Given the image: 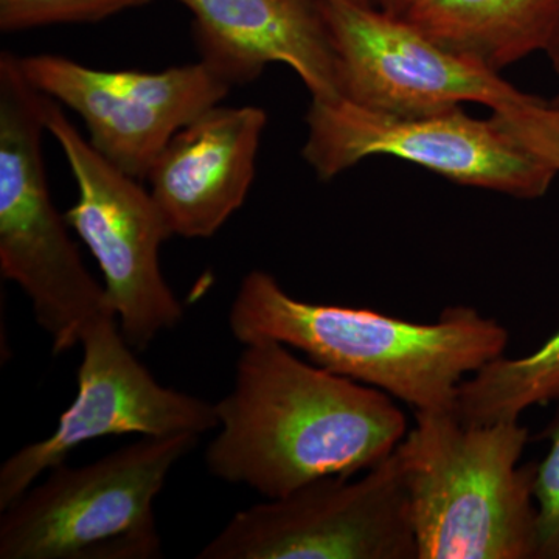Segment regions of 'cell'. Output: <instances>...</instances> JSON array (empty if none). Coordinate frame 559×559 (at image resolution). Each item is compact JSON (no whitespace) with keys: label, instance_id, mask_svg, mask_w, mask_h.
I'll list each match as a JSON object with an SVG mask.
<instances>
[{"label":"cell","instance_id":"cell-1","mask_svg":"<svg viewBox=\"0 0 559 559\" xmlns=\"http://www.w3.org/2000/svg\"><path fill=\"white\" fill-rule=\"evenodd\" d=\"M215 406L209 473L267 499L373 468L409 432L388 393L305 362L274 340L242 344L234 388Z\"/></svg>","mask_w":559,"mask_h":559},{"label":"cell","instance_id":"cell-2","mask_svg":"<svg viewBox=\"0 0 559 559\" xmlns=\"http://www.w3.org/2000/svg\"><path fill=\"white\" fill-rule=\"evenodd\" d=\"M235 340H274L316 366L380 389L415 411H452L459 385L506 353L509 331L471 307L415 323L366 308L289 296L274 275L241 280L229 311Z\"/></svg>","mask_w":559,"mask_h":559},{"label":"cell","instance_id":"cell-3","mask_svg":"<svg viewBox=\"0 0 559 559\" xmlns=\"http://www.w3.org/2000/svg\"><path fill=\"white\" fill-rule=\"evenodd\" d=\"M396 448L418 559H536V463L520 466V419L463 425L452 411H415Z\"/></svg>","mask_w":559,"mask_h":559},{"label":"cell","instance_id":"cell-4","mask_svg":"<svg viewBox=\"0 0 559 559\" xmlns=\"http://www.w3.org/2000/svg\"><path fill=\"white\" fill-rule=\"evenodd\" d=\"M47 95L20 57L0 53V271L32 301L55 355L80 345L92 320L112 312L51 201L43 154Z\"/></svg>","mask_w":559,"mask_h":559},{"label":"cell","instance_id":"cell-5","mask_svg":"<svg viewBox=\"0 0 559 559\" xmlns=\"http://www.w3.org/2000/svg\"><path fill=\"white\" fill-rule=\"evenodd\" d=\"M200 437H142L90 465L53 466L2 510L0 559L160 558L154 502Z\"/></svg>","mask_w":559,"mask_h":559},{"label":"cell","instance_id":"cell-6","mask_svg":"<svg viewBox=\"0 0 559 559\" xmlns=\"http://www.w3.org/2000/svg\"><path fill=\"white\" fill-rule=\"evenodd\" d=\"M301 156L320 180L337 178L360 162L390 156L411 162L459 186L520 200H538L558 173L522 148L491 120L462 108L392 114L340 97L312 100Z\"/></svg>","mask_w":559,"mask_h":559},{"label":"cell","instance_id":"cell-7","mask_svg":"<svg viewBox=\"0 0 559 559\" xmlns=\"http://www.w3.org/2000/svg\"><path fill=\"white\" fill-rule=\"evenodd\" d=\"M46 128L79 189L66 221L100 267L106 300L124 340L145 349L186 314L160 270V248L173 231L150 190L106 160L50 97Z\"/></svg>","mask_w":559,"mask_h":559},{"label":"cell","instance_id":"cell-8","mask_svg":"<svg viewBox=\"0 0 559 559\" xmlns=\"http://www.w3.org/2000/svg\"><path fill=\"white\" fill-rule=\"evenodd\" d=\"M352 477H322L238 511L197 558L418 559L396 450Z\"/></svg>","mask_w":559,"mask_h":559},{"label":"cell","instance_id":"cell-9","mask_svg":"<svg viewBox=\"0 0 559 559\" xmlns=\"http://www.w3.org/2000/svg\"><path fill=\"white\" fill-rule=\"evenodd\" d=\"M80 345L83 359L75 400L47 439L21 448L2 463L0 511L87 441L130 433L202 436L218 428L215 404L165 388L140 362L114 312L92 320Z\"/></svg>","mask_w":559,"mask_h":559},{"label":"cell","instance_id":"cell-10","mask_svg":"<svg viewBox=\"0 0 559 559\" xmlns=\"http://www.w3.org/2000/svg\"><path fill=\"white\" fill-rule=\"evenodd\" d=\"M336 55L341 97L392 114H433L465 103L491 112L535 95L500 72L441 46L406 17L377 7L320 0Z\"/></svg>","mask_w":559,"mask_h":559},{"label":"cell","instance_id":"cell-11","mask_svg":"<svg viewBox=\"0 0 559 559\" xmlns=\"http://www.w3.org/2000/svg\"><path fill=\"white\" fill-rule=\"evenodd\" d=\"M25 79L79 114L90 143L132 178L143 180L186 124L219 105L231 84L204 61L160 72L87 68L60 55L20 57Z\"/></svg>","mask_w":559,"mask_h":559},{"label":"cell","instance_id":"cell-12","mask_svg":"<svg viewBox=\"0 0 559 559\" xmlns=\"http://www.w3.org/2000/svg\"><path fill=\"white\" fill-rule=\"evenodd\" d=\"M267 123L259 106H213L182 128L146 180L173 235L210 238L242 207Z\"/></svg>","mask_w":559,"mask_h":559},{"label":"cell","instance_id":"cell-13","mask_svg":"<svg viewBox=\"0 0 559 559\" xmlns=\"http://www.w3.org/2000/svg\"><path fill=\"white\" fill-rule=\"evenodd\" d=\"M193 16L201 61L230 83L259 79L282 62L311 100L341 97L336 55L320 0H178Z\"/></svg>","mask_w":559,"mask_h":559},{"label":"cell","instance_id":"cell-14","mask_svg":"<svg viewBox=\"0 0 559 559\" xmlns=\"http://www.w3.org/2000/svg\"><path fill=\"white\" fill-rule=\"evenodd\" d=\"M403 17L448 49L500 72L550 49L559 0H409Z\"/></svg>","mask_w":559,"mask_h":559},{"label":"cell","instance_id":"cell-15","mask_svg":"<svg viewBox=\"0 0 559 559\" xmlns=\"http://www.w3.org/2000/svg\"><path fill=\"white\" fill-rule=\"evenodd\" d=\"M559 400V330L524 358L499 356L459 385L455 417L463 425L520 419L528 407Z\"/></svg>","mask_w":559,"mask_h":559},{"label":"cell","instance_id":"cell-16","mask_svg":"<svg viewBox=\"0 0 559 559\" xmlns=\"http://www.w3.org/2000/svg\"><path fill=\"white\" fill-rule=\"evenodd\" d=\"M150 0H0V31H28L51 24L97 22Z\"/></svg>","mask_w":559,"mask_h":559},{"label":"cell","instance_id":"cell-17","mask_svg":"<svg viewBox=\"0 0 559 559\" xmlns=\"http://www.w3.org/2000/svg\"><path fill=\"white\" fill-rule=\"evenodd\" d=\"M491 120L559 175V106L535 95L527 103L491 112Z\"/></svg>","mask_w":559,"mask_h":559},{"label":"cell","instance_id":"cell-18","mask_svg":"<svg viewBox=\"0 0 559 559\" xmlns=\"http://www.w3.org/2000/svg\"><path fill=\"white\" fill-rule=\"evenodd\" d=\"M549 441L546 459L536 465L535 500L538 509L536 559H559V412L544 430Z\"/></svg>","mask_w":559,"mask_h":559},{"label":"cell","instance_id":"cell-19","mask_svg":"<svg viewBox=\"0 0 559 559\" xmlns=\"http://www.w3.org/2000/svg\"><path fill=\"white\" fill-rule=\"evenodd\" d=\"M371 5L377 7L385 13L395 14V16H403L409 0H370Z\"/></svg>","mask_w":559,"mask_h":559},{"label":"cell","instance_id":"cell-20","mask_svg":"<svg viewBox=\"0 0 559 559\" xmlns=\"http://www.w3.org/2000/svg\"><path fill=\"white\" fill-rule=\"evenodd\" d=\"M549 55L551 66H554L555 72L559 75V32L557 38L551 43L550 49L547 50Z\"/></svg>","mask_w":559,"mask_h":559},{"label":"cell","instance_id":"cell-21","mask_svg":"<svg viewBox=\"0 0 559 559\" xmlns=\"http://www.w3.org/2000/svg\"><path fill=\"white\" fill-rule=\"evenodd\" d=\"M336 2L356 3V5H371L370 0H336Z\"/></svg>","mask_w":559,"mask_h":559},{"label":"cell","instance_id":"cell-22","mask_svg":"<svg viewBox=\"0 0 559 559\" xmlns=\"http://www.w3.org/2000/svg\"><path fill=\"white\" fill-rule=\"evenodd\" d=\"M551 103H554V105L559 106V94L557 95V97L554 98V100H551Z\"/></svg>","mask_w":559,"mask_h":559}]
</instances>
